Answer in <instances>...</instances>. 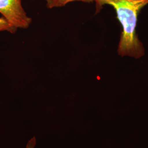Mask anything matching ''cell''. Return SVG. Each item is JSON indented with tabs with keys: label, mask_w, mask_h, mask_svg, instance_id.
Listing matches in <instances>:
<instances>
[{
	"label": "cell",
	"mask_w": 148,
	"mask_h": 148,
	"mask_svg": "<svg viewBox=\"0 0 148 148\" xmlns=\"http://www.w3.org/2000/svg\"><path fill=\"white\" fill-rule=\"evenodd\" d=\"M16 30V29L11 26L4 17H0V32H7L11 34H14Z\"/></svg>",
	"instance_id": "277c9868"
},
{
	"label": "cell",
	"mask_w": 148,
	"mask_h": 148,
	"mask_svg": "<svg viewBox=\"0 0 148 148\" xmlns=\"http://www.w3.org/2000/svg\"><path fill=\"white\" fill-rule=\"evenodd\" d=\"M46 2V4H47L49 2V0H45Z\"/></svg>",
	"instance_id": "8992f818"
},
{
	"label": "cell",
	"mask_w": 148,
	"mask_h": 148,
	"mask_svg": "<svg viewBox=\"0 0 148 148\" xmlns=\"http://www.w3.org/2000/svg\"><path fill=\"white\" fill-rule=\"evenodd\" d=\"M36 144V140L35 137L32 138L27 144L26 148H35Z\"/></svg>",
	"instance_id": "5b68a950"
},
{
	"label": "cell",
	"mask_w": 148,
	"mask_h": 148,
	"mask_svg": "<svg viewBox=\"0 0 148 148\" xmlns=\"http://www.w3.org/2000/svg\"><path fill=\"white\" fill-rule=\"evenodd\" d=\"M0 14L16 30L27 29L32 21L24 9L21 0H0Z\"/></svg>",
	"instance_id": "7a4b0ae2"
},
{
	"label": "cell",
	"mask_w": 148,
	"mask_h": 148,
	"mask_svg": "<svg viewBox=\"0 0 148 148\" xmlns=\"http://www.w3.org/2000/svg\"><path fill=\"white\" fill-rule=\"evenodd\" d=\"M95 14L99 13L104 5H110L116 13L122 27L117 53L121 57L139 59L145 55V48L139 39L136 28L140 11L148 5V0H94Z\"/></svg>",
	"instance_id": "6da1fadb"
},
{
	"label": "cell",
	"mask_w": 148,
	"mask_h": 148,
	"mask_svg": "<svg viewBox=\"0 0 148 148\" xmlns=\"http://www.w3.org/2000/svg\"><path fill=\"white\" fill-rule=\"evenodd\" d=\"M75 1H79L85 3H93L94 0H49V2L46 4V6L49 9L54 8H60L64 7L69 3Z\"/></svg>",
	"instance_id": "3957f363"
}]
</instances>
